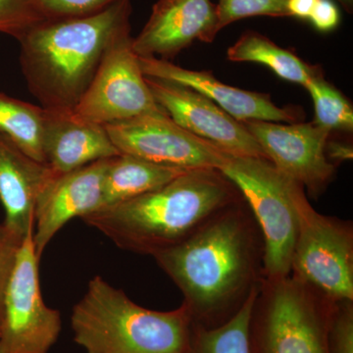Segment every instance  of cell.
I'll return each instance as SVG.
<instances>
[{
	"label": "cell",
	"mask_w": 353,
	"mask_h": 353,
	"mask_svg": "<svg viewBox=\"0 0 353 353\" xmlns=\"http://www.w3.org/2000/svg\"><path fill=\"white\" fill-rule=\"evenodd\" d=\"M55 174L48 164L28 157L0 132V201L6 210L3 224L21 241L34 231L37 201Z\"/></svg>",
	"instance_id": "obj_17"
},
{
	"label": "cell",
	"mask_w": 353,
	"mask_h": 353,
	"mask_svg": "<svg viewBox=\"0 0 353 353\" xmlns=\"http://www.w3.org/2000/svg\"><path fill=\"white\" fill-rule=\"evenodd\" d=\"M216 9L220 31L228 25L245 18L290 17L288 0H219Z\"/></svg>",
	"instance_id": "obj_23"
},
{
	"label": "cell",
	"mask_w": 353,
	"mask_h": 353,
	"mask_svg": "<svg viewBox=\"0 0 353 353\" xmlns=\"http://www.w3.org/2000/svg\"><path fill=\"white\" fill-rule=\"evenodd\" d=\"M73 110L83 119L103 126L143 114L166 113L155 101L132 50L131 26L109 44L94 79Z\"/></svg>",
	"instance_id": "obj_9"
},
{
	"label": "cell",
	"mask_w": 353,
	"mask_h": 353,
	"mask_svg": "<svg viewBox=\"0 0 353 353\" xmlns=\"http://www.w3.org/2000/svg\"><path fill=\"white\" fill-rule=\"evenodd\" d=\"M263 254L259 225L241 201L153 257L182 292L192 323L212 328L231 319L261 287Z\"/></svg>",
	"instance_id": "obj_1"
},
{
	"label": "cell",
	"mask_w": 353,
	"mask_h": 353,
	"mask_svg": "<svg viewBox=\"0 0 353 353\" xmlns=\"http://www.w3.org/2000/svg\"><path fill=\"white\" fill-rule=\"evenodd\" d=\"M109 159L65 174H55L39 194L32 240L41 259L46 246L73 218L85 217L103 204V181Z\"/></svg>",
	"instance_id": "obj_14"
},
{
	"label": "cell",
	"mask_w": 353,
	"mask_h": 353,
	"mask_svg": "<svg viewBox=\"0 0 353 353\" xmlns=\"http://www.w3.org/2000/svg\"><path fill=\"white\" fill-rule=\"evenodd\" d=\"M121 154H129L165 166L185 170L216 169L229 153L176 125L166 113L143 114L105 125Z\"/></svg>",
	"instance_id": "obj_10"
},
{
	"label": "cell",
	"mask_w": 353,
	"mask_h": 353,
	"mask_svg": "<svg viewBox=\"0 0 353 353\" xmlns=\"http://www.w3.org/2000/svg\"><path fill=\"white\" fill-rule=\"evenodd\" d=\"M22 243L23 241L11 233L4 224H0V322L3 309L4 294Z\"/></svg>",
	"instance_id": "obj_27"
},
{
	"label": "cell",
	"mask_w": 353,
	"mask_h": 353,
	"mask_svg": "<svg viewBox=\"0 0 353 353\" xmlns=\"http://www.w3.org/2000/svg\"><path fill=\"white\" fill-rule=\"evenodd\" d=\"M44 20L38 0H0V32L17 41Z\"/></svg>",
	"instance_id": "obj_24"
},
{
	"label": "cell",
	"mask_w": 353,
	"mask_h": 353,
	"mask_svg": "<svg viewBox=\"0 0 353 353\" xmlns=\"http://www.w3.org/2000/svg\"><path fill=\"white\" fill-rule=\"evenodd\" d=\"M217 9L211 0H158L132 50L139 57L168 60L196 41L212 43L218 32Z\"/></svg>",
	"instance_id": "obj_13"
},
{
	"label": "cell",
	"mask_w": 353,
	"mask_h": 353,
	"mask_svg": "<svg viewBox=\"0 0 353 353\" xmlns=\"http://www.w3.org/2000/svg\"><path fill=\"white\" fill-rule=\"evenodd\" d=\"M334 304L292 274L264 278L250 320L252 353H329Z\"/></svg>",
	"instance_id": "obj_5"
},
{
	"label": "cell",
	"mask_w": 353,
	"mask_h": 353,
	"mask_svg": "<svg viewBox=\"0 0 353 353\" xmlns=\"http://www.w3.org/2000/svg\"><path fill=\"white\" fill-rule=\"evenodd\" d=\"M44 110V157L54 173H68L121 154L103 125L83 119L73 109Z\"/></svg>",
	"instance_id": "obj_16"
},
{
	"label": "cell",
	"mask_w": 353,
	"mask_h": 353,
	"mask_svg": "<svg viewBox=\"0 0 353 353\" xmlns=\"http://www.w3.org/2000/svg\"><path fill=\"white\" fill-rule=\"evenodd\" d=\"M243 196L216 169L185 172L159 189L83 218L118 248L154 256L178 245Z\"/></svg>",
	"instance_id": "obj_2"
},
{
	"label": "cell",
	"mask_w": 353,
	"mask_h": 353,
	"mask_svg": "<svg viewBox=\"0 0 353 353\" xmlns=\"http://www.w3.org/2000/svg\"><path fill=\"white\" fill-rule=\"evenodd\" d=\"M44 115L41 106L0 92V132L28 155L46 164L43 148Z\"/></svg>",
	"instance_id": "obj_21"
},
{
	"label": "cell",
	"mask_w": 353,
	"mask_h": 353,
	"mask_svg": "<svg viewBox=\"0 0 353 353\" xmlns=\"http://www.w3.org/2000/svg\"><path fill=\"white\" fill-rule=\"evenodd\" d=\"M187 171L129 154L110 158L104 175L102 206L120 203L159 189Z\"/></svg>",
	"instance_id": "obj_18"
},
{
	"label": "cell",
	"mask_w": 353,
	"mask_h": 353,
	"mask_svg": "<svg viewBox=\"0 0 353 353\" xmlns=\"http://www.w3.org/2000/svg\"><path fill=\"white\" fill-rule=\"evenodd\" d=\"M259 290H253L240 310L219 326L205 328L192 323L187 353H252L250 320Z\"/></svg>",
	"instance_id": "obj_20"
},
{
	"label": "cell",
	"mask_w": 353,
	"mask_h": 353,
	"mask_svg": "<svg viewBox=\"0 0 353 353\" xmlns=\"http://www.w3.org/2000/svg\"><path fill=\"white\" fill-rule=\"evenodd\" d=\"M329 353H353V301L336 303L328 327Z\"/></svg>",
	"instance_id": "obj_25"
},
{
	"label": "cell",
	"mask_w": 353,
	"mask_h": 353,
	"mask_svg": "<svg viewBox=\"0 0 353 353\" xmlns=\"http://www.w3.org/2000/svg\"><path fill=\"white\" fill-rule=\"evenodd\" d=\"M306 88L314 103L315 118L313 122L330 132L353 129V109L340 90L324 78L322 69H317L311 77Z\"/></svg>",
	"instance_id": "obj_22"
},
{
	"label": "cell",
	"mask_w": 353,
	"mask_h": 353,
	"mask_svg": "<svg viewBox=\"0 0 353 353\" xmlns=\"http://www.w3.org/2000/svg\"><path fill=\"white\" fill-rule=\"evenodd\" d=\"M220 172L240 192L259 225L264 278L288 277L297 236L294 194L301 185L262 158L230 154Z\"/></svg>",
	"instance_id": "obj_6"
},
{
	"label": "cell",
	"mask_w": 353,
	"mask_h": 353,
	"mask_svg": "<svg viewBox=\"0 0 353 353\" xmlns=\"http://www.w3.org/2000/svg\"><path fill=\"white\" fill-rule=\"evenodd\" d=\"M117 0H38L46 20L82 17L108 8Z\"/></svg>",
	"instance_id": "obj_26"
},
{
	"label": "cell",
	"mask_w": 353,
	"mask_h": 353,
	"mask_svg": "<svg viewBox=\"0 0 353 353\" xmlns=\"http://www.w3.org/2000/svg\"><path fill=\"white\" fill-rule=\"evenodd\" d=\"M325 152L329 161L330 160H334L336 162L347 161V160H352L353 157L352 148L339 141H327Z\"/></svg>",
	"instance_id": "obj_30"
},
{
	"label": "cell",
	"mask_w": 353,
	"mask_h": 353,
	"mask_svg": "<svg viewBox=\"0 0 353 353\" xmlns=\"http://www.w3.org/2000/svg\"><path fill=\"white\" fill-rule=\"evenodd\" d=\"M297 236L290 274L334 303L353 301V229L320 214L303 185L294 194Z\"/></svg>",
	"instance_id": "obj_7"
},
{
	"label": "cell",
	"mask_w": 353,
	"mask_h": 353,
	"mask_svg": "<svg viewBox=\"0 0 353 353\" xmlns=\"http://www.w3.org/2000/svg\"><path fill=\"white\" fill-rule=\"evenodd\" d=\"M145 81L158 105L185 131L214 143L234 157L268 160L245 124L234 119L208 97L170 81L146 76Z\"/></svg>",
	"instance_id": "obj_12"
},
{
	"label": "cell",
	"mask_w": 353,
	"mask_h": 353,
	"mask_svg": "<svg viewBox=\"0 0 353 353\" xmlns=\"http://www.w3.org/2000/svg\"><path fill=\"white\" fill-rule=\"evenodd\" d=\"M71 328L85 353H187L192 321L183 304L150 310L95 276L72 310Z\"/></svg>",
	"instance_id": "obj_4"
},
{
	"label": "cell",
	"mask_w": 353,
	"mask_h": 353,
	"mask_svg": "<svg viewBox=\"0 0 353 353\" xmlns=\"http://www.w3.org/2000/svg\"><path fill=\"white\" fill-rule=\"evenodd\" d=\"M308 20L319 32L334 31L340 25V10L332 0H318Z\"/></svg>",
	"instance_id": "obj_28"
},
{
	"label": "cell",
	"mask_w": 353,
	"mask_h": 353,
	"mask_svg": "<svg viewBox=\"0 0 353 353\" xmlns=\"http://www.w3.org/2000/svg\"><path fill=\"white\" fill-rule=\"evenodd\" d=\"M138 57L143 75L192 88L241 123L253 120L296 123L299 120L296 111L278 108L269 94L226 85L210 72L182 68L157 57Z\"/></svg>",
	"instance_id": "obj_15"
},
{
	"label": "cell",
	"mask_w": 353,
	"mask_h": 353,
	"mask_svg": "<svg viewBox=\"0 0 353 353\" xmlns=\"http://www.w3.org/2000/svg\"><path fill=\"white\" fill-rule=\"evenodd\" d=\"M243 124L275 168L307 188L311 196H319L333 180L336 167L325 152L328 130L314 122L284 125L253 120Z\"/></svg>",
	"instance_id": "obj_11"
},
{
	"label": "cell",
	"mask_w": 353,
	"mask_h": 353,
	"mask_svg": "<svg viewBox=\"0 0 353 353\" xmlns=\"http://www.w3.org/2000/svg\"><path fill=\"white\" fill-rule=\"evenodd\" d=\"M131 0L82 17L44 20L19 39L26 83L41 108L73 109L115 37L130 27Z\"/></svg>",
	"instance_id": "obj_3"
},
{
	"label": "cell",
	"mask_w": 353,
	"mask_h": 353,
	"mask_svg": "<svg viewBox=\"0 0 353 353\" xmlns=\"http://www.w3.org/2000/svg\"><path fill=\"white\" fill-rule=\"evenodd\" d=\"M232 62L265 65L283 80L306 87L317 66L305 63L292 51L281 48L259 32L248 31L228 50Z\"/></svg>",
	"instance_id": "obj_19"
},
{
	"label": "cell",
	"mask_w": 353,
	"mask_h": 353,
	"mask_svg": "<svg viewBox=\"0 0 353 353\" xmlns=\"http://www.w3.org/2000/svg\"><path fill=\"white\" fill-rule=\"evenodd\" d=\"M34 231L23 241L3 297L0 353H48L61 332L59 311L44 303Z\"/></svg>",
	"instance_id": "obj_8"
},
{
	"label": "cell",
	"mask_w": 353,
	"mask_h": 353,
	"mask_svg": "<svg viewBox=\"0 0 353 353\" xmlns=\"http://www.w3.org/2000/svg\"><path fill=\"white\" fill-rule=\"evenodd\" d=\"M317 1L318 0H288L290 17L309 19Z\"/></svg>",
	"instance_id": "obj_29"
},
{
	"label": "cell",
	"mask_w": 353,
	"mask_h": 353,
	"mask_svg": "<svg viewBox=\"0 0 353 353\" xmlns=\"http://www.w3.org/2000/svg\"><path fill=\"white\" fill-rule=\"evenodd\" d=\"M341 4V6L347 11L348 13L352 12L353 0H338Z\"/></svg>",
	"instance_id": "obj_31"
}]
</instances>
